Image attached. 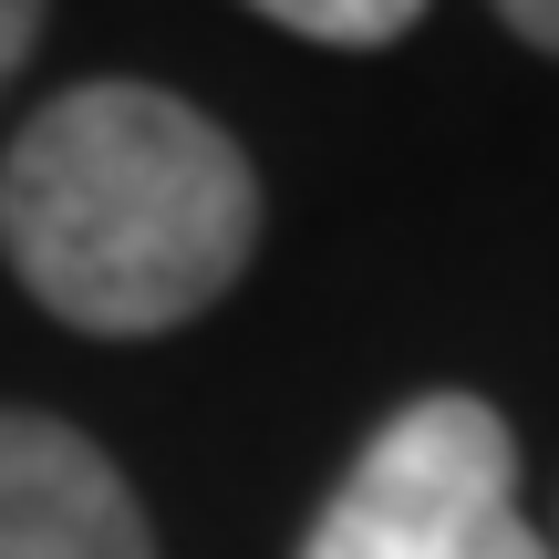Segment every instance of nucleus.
Returning a JSON list of instances; mask_svg holds the SVG:
<instances>
[{"label":"nucleus","mask_w":559,"mask_h":559,"mask_svg":"<svg viewBox=\"0 0 559 559\" xmlns=\"http://www.w3.org/2000/svg\"><path fill=\"white\" fill-rule=\"evenodd\" d=\"M0 249L73 332H177L260 249L249 156L156 83H73L0 156Z\"/></svg>","instance_id":"obj_1"},{"label":"nucleus","mask_w":559,"mask_h":559,"mask_svg":"<svg viewBox=\"0 0 559 559\" xmlns=\"http://www.w3.org/2000/svg\"><path fill=\"white\" fill-rule=\"evenodd\" d=\"M300 559H549L519 519V445L498 404L415 394L373 425L353 477L321 498Z\"/></svg>","instance_id":"obj_2"},{"label":"nucleus","mask_w":559,"mask_h":559,"mask_svg":"<svg viewBox=\"0 0 559 559\" xmlns=\"http://www.w3.org/2000/svg\"><path fill=\"white\" fill-rule=\"evenodd\" d=\"M0 559H156V539L94 436L0 404Z\"/></svg>","instance_id":"obj_3"},{"label":"nucleus","mask_w":559,"mask_h":559,"mask_svg":"<svg viewBox=\"0 0 559 559\" xmlns=\"http://www.w3.org/2000/svg\"><path fill=\"white\" fill-rule=\"evenodd\" d=\"M249 11H270L280 32H300V41H394V32H415L425 21V0H249Z\"/></svg>","instance_id":"obj_4"},{"label":"nucleus","mask_w":559,"mask_h":559,"mask_svg":"<svg viewBox=\"0 0 559 559\" xmlns=\"http://www.w3.org/2000/svg\"><path fill=\"white\" fill-rule=\"evenodd\" d=\"M32 32H41V0H0V83L32 62Z\"/></svg>","instance_id":"obj_5"},{"label":"nucleus","mask_w":559,"mask_h":559,"mask_svg":"<svg viewBox=\"0 0 559 559\" xmlns=\"http://www.w3.org/2000/svg\"><path fill=\"white\" fill-rule=\"evenodd\" d=\"M498 21L519 41H539V52H559V0H498Z\"/></svg>","instance_id":"obj_6"}]
</instances>
